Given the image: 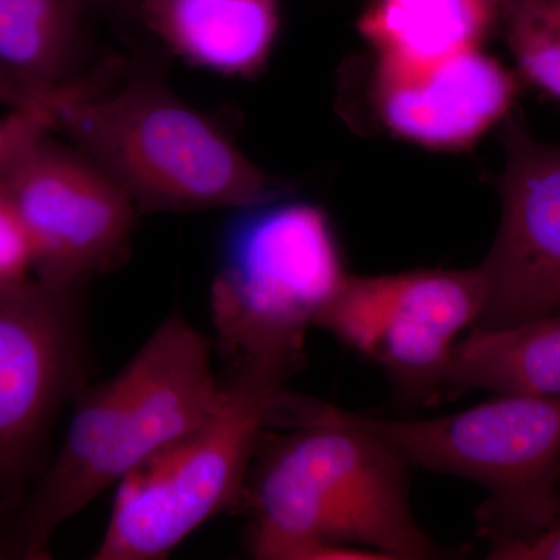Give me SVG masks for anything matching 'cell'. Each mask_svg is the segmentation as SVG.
<instances>
[{"instance_id": "3", "label": "cell", "mask_w": 560, "mask_h": 560, "mask_svg": "<svg viewBox=\"0 0 560 560\" xmlns=\"http://www.w3.org/2000/svg\"><path fill=\"white\" fill-rule=\"evenodd\" d=\"M98 79L61 88V131L130 197L140 213L238 209L282 194L220 125L180 101L156 70H132L120 90Z\"/></svg>"}, {"instance_id": "7", "label": "cell", "mask_w": 560, "mask_h": 560, "mask_svg": "<svg viewBox=\"0 0 560 560\" xmlns=\"http://www.w3.org/2000/svg\"><path fill=\"white\" fill-rule=\"evenodd\" d=\"M480 267L350 276L316 326L377 363L407 399L440 396L460 331L485 307Z\"/></svg>"}, {"instance_id": "15", "label": "cell", "mask_w": 560, "mask_h": 560, "mask_svg": "<svg viewBox=\"0 0 560 560\" xmlns=\"http://www.w3.org/2000/svg\"><path fill=\"white\" fill-rule=\"evenodd\" d=\"M86 0H0V66L33 91L79 80Z\"/></svg>"}, {"instance_id": "2", "label": "cell", "mask_w": 560, "mask_h": 560, "mask_svg": "<svg viewBox=\"0 0 560 560\" xmlns=\"http://www.w3.org/2000/svg\"><path fill=\"white\" fill-rule=\"evenodd\" d=\"M220 382L208 338L180 316L165 319L110 381L81 394L60 451L13 517L18 559L49 558L61 525L197 429Z\"/></svg>"}, {"instance_id": "13", "label": "cell", "mask_w": 560, "mask_h": 560, "mask_svg": "<svg viewBox=\"0 0 560 560\" xmlns=\"http://www.w3.org/2000/svg\"><path fill=\"white\" fill-rule=\"evenodd\" d=\"M471 389L560 397V311L503 329H471L453 349L441 394Z\"/></svg>"}, {"instance_id": "8", "label": "cell", "mask_w": 560, "mask_h": 560, "mask_svg": "<svg viewBox=\"0 0 560 560\" xmlns=\"http://www.w3.org/2000/svg\"><path fill=\"white\" fill-rule=\"evenodd\" d=\"M81 285L33 279L0 293V514L14 517L62 405L81 393Z\"/></svg>"}, {"instance_id": "9", "label": "cell", "mask_w": 560, "mask_h": 560, "mask_svg": "<svg viewBox=\"0 0 560 560\" xmlns=\"http://www.w3.org/2000/svg\"><path fill=\"white\" fill-rule=\"evenodd\" d=\"M50 135L31 143L0 178L27 232L35 278L83 285L124 259L139 212L90 156Z\"/></svg>"}, {"instance_id": "5", "label": "cell", "mask_w": 560, "mask_h": 560, "mask_svg": "<svg viewBox=\"0 0 560 560\" xmlns=\"http://www.w3.org/2000/svg\"><path fill=\"white\" fill-rule=\"evenodd\" d=\"M234 210L210 289L220 350L230 361L302 353L305 331L348 278L329 217L282 194Z\"/></svg>"}, {"instance_id": "18", "label": "cell", "mask_w": 560, "mask_h": 560, "mask_svg": "<svg viewBox=\"0 0 560 560\" xmlns=\"http://www.w3.org/2000/svg\"><path fill=\"white\" fill-rule=\"evenodd\" d=\"M60 91L61 88L39 101L7 109L0 117V175L31 143L55 131L54 105Z\"/></svg>"}, {"instance_id": "11", "label": "cell", "mask_w": 560, "mask_h": 560, "mask_svg": "<svg viewBox=\"0 0 560 560\" xmlns=\"http://www.w3.org/2000/svg\"><path fill=\"white\" fill-rule=\"evenodd\" d=\"M375 90L390 131L420 145L459 149L506 116L515 81L475 47L415 69H378Z\"/></svg>"}, {"instance_id": "21", "label": "cell", "mask_w": 560, "mask_h": 560, "mask_svg": "<svg viewBox=\"0 0 560 560\" xmlns=\"http://www.w3.org/2000/svg\"><path fill=\"white\" fill-rule=\"evenodd\" d=\"M138 0H86L91 11L114 14V16L131 18Z\"/></svg>"}, {"instance_id": "4", "label": "cell", "mask_w": 560, "mask_h": 560, "mask_svg": "<svg viewBox=\"0 0 560 560\" xmlns=\"http://www.w3.org/2000/svg\"><path fill=\"white\" fill-rule=\"evenodd\" d=\"M302 353L231 361L208 418L116 486L95 560L167 558L248 485L264 430Z\"/></svg>"}, {"instance_id": "16", "label": "cell", "mask_w": 560, "mask_h": 560, "mask_svg": "<svg viewBox=\"0 0 560 560\" xmlns=\"http://www.w3.org/2000/svg\"><path fill=\"white\" fill-rule=\"evenodd\" d=\"M501 20L523 75L560 101V0H504Z\"/></svg>"}, {"instance_id": "14", "label": "cell", "mask_w": 560, "mask_h": 560, "mask_svg": "<svg viewBox=\"0 0 560 560\" xmlns=\"http://www.w3.org/2000/svg\"><path fill=\"white\" fill-rule=\"evenodd\" d=\"M503 2L371 0L360 31L377 51L378 69H415L480 46Z\"/></svg>"}, {"instance_id": "1", "label": "cell", "mask_w": 560, "mask_h": 560, "mask_svg": "<svg viewBox=\"0 0 560 560\" xmlns=\"http://www.w3.org/2000/svg\"><path fill=\"white\" fill-rule=\"evenodd\" d=\"M291 430L259 447L250 475V555L270 560L430 559L440 548L411 512L399 452L285 390L272 415Z\"/></svg>"}, {"instance_id": "20", "label": "cell", "mask_w": 560, "mask_h": 560, "mask_svg": "<svg viewBox=\"0 0 560 560\" xmlns=\"http://www.w3.org/2000/svg\"><path fill=\"white\" fill-rule=\"evenodd\" d=\"M49 94L50 92L43 94V92L33 91L31 86L22 83L20 79L11 75L9 70L0 66V108H18V106L47 97Z\"/></svg>"}, {"instance_id": "17", "label": "cell", "mask_w": 560, "mask_h": 560, "mask_svg": "<svg viewBox=\"0 0 560 560\" xmlns=\"http://www.w3.org/2000/svg\"><path fill=\"white\" fill-rule=\"evenodd\" d=\"M35 278V261L20 212L0 178V293Z\"/></svg>"}, {"instance_id": "10", "label": "cell", "mask_w": 560, "mask_h": 560, "mask_svg": "<svg viewBox=\"0 0 560 560\" xmlns=\"http://www.w3.org/2000/svg\"><path fill=\"white\" fill-rule=\"evenodd\" d=\"M504 149L500 228L480 265L486 300L474 329L518 326L560 311V145L510 121Z\"/></svg>"}, {"instance_id": "19", "label": "cell", "mask_w": 560, "mask_h": 560, "mask_svg": "<svg viewBox=\"0 0 560 560\" xmlns=\"http://www.w3.org/2000/svg\"><path fill=\"white\" fill-rule=\"evenodd\" d=\"M488 555L492 560H560V512L547 528L534 536L493 541Z\"/></svg>"}, {"instance_id": "12", "label": "cell", "mask_w": 560, "mask_h": 560, "mask_svg": "<svg viewBox=\"0 0 560 560\" xmlns=\"http://www.w3.org/2000/svg\"><path fill=\"white\" fill-rule=\"evenodd\" d=\"M131 18L186 65L246 79L270 58L280 7L279 0H138Z\"/></svg>"}, {"instance_id": "6", "label": "cell", "mask_w": 560, "mask_h": 560, "mask_svg": "<svg viewBox=\"0 0 560 560\" xmlns=\"http://www.w3.org/2000/svg\"><path fill=\"white\" fill-rule=\"evenodd\" d=\"M338 418L381 438L410 466L478 482L490 544L526 539L560 512V397L500 394L433 419L394 420L334 407Z\"/></svg>"}, {"instance_id": "22", "label": "cell", "mask_w": 560, "mask_h": 560, "mask_svg": "<svg viewBox=\"0 0 560 560\" xmlns=\"http://www.w3.org/2000/svg\"><path fill=\"white\" fill-rule=\"evenodd\" d=\"M0 559H18L13 540V517L0 514Z\"/></svg>"}]
</instances>
